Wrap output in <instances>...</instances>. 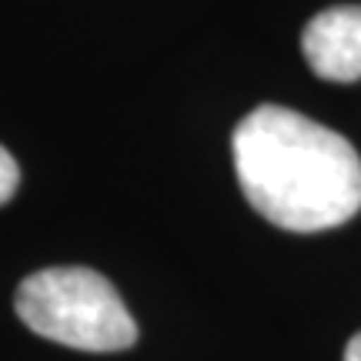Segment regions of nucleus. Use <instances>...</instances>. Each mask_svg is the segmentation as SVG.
<instances>
[{"instance_id": "nucleus-1", "label": "nucleus", "mask_w": 361, "mask_h": 361, "mask_svg": "<svg viewBox=\"0 0 361 361\" xmlns=\"http://www.w3.org/2000/svg\"><path fill=\"white\" fill-rule=\"evenodd\" d=\"M231 151L247 204L274 228L328 231L361 211L358 151L291 107H255L234 128Z\"/></svg>"}, {"instance_id": "nucleus-2", "label": "nucleus", "mask_w": 361, "mask_h": 361, "mask_svg": "<svg viewBox=\"0 0 361 361\" xmlns=\"http://www.w3.org/2000/svg\"><path fill=\"white\" fill-rule=\"evenodd\" d=\"M17 318L78 351H124L137 341V324L114 284L90 268H44L17 288Z\"/></svg>"}, {"instance_id": "nucleus-3", "label": "nucleus", "mask_w": 361, "mask_h": 361, "mask_svg": "<svg viewBox=\"0 0 361 361\" xmlns=\"http://www.w3.org/2000/svg\"><path fill=\"white\" fill-rule=\"evenodd\" d=\"M308 67L324 80H361V4H341L314 13L301 30Z\"/></svg>"}, {"instance_id": "nucleus-4", "label": "nucleus", "mask_w": 361, "mask_h": 361, "mask_svg": "<svg viewBox=\"0 0 361 361\" xmlns=\"http://www.w3.org/2000/svg\"><path fill=\"white\" fill-rule=\"evenodd\" d=\"M17 184H20V168H17V161L11 157V151L0 147V204L11 201Z\"/></svg>"}, {"instance_id": "nucleus-5", "label": "nucleus", "mask_w": 361, "mask_h": 361, "mask_svg": "<svg viewBox=\"0 0 361 361\" xmlns=\"http://www.w3.org/2000/svg\"><path fill=\"white\" fill-rule=\"evenodd\" d=\"M345 361H361V331L348 341V348H345Z\"/></svg>"}]
</instances>
